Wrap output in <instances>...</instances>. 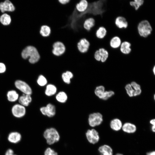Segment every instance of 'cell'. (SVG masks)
Here are the masks:
<instances>
[{
  "mask_svg": "<svg viewBox=\"0 0 155 155\" xmlns=\"http://www.w3.org/2000/svg\"><path fill=\"white\" fill-rule=\"evenodd\" d=\"M11 21L10 16L7 13H4L0 16V21L4 25H9Z\"/></svg>",
  "mask_w": 155,
  "mask_h": 155,
  "instance_id": "4dcf8cb0",
  "label": "cell"
},
{
  "mask_svg": "<svg viewBox=\"0 0 155 155\" xmlns=\"http://www.w3.org/2000/svg\"><path fill=\"white\" fill-rule=\"evenodd\" d=\"M44 155H58V154L53 149L48 148L45 150Z\"/></svg>",
  "mask_w": 155,
  "mask_h": 155,
  "instance_id": "e575fe53",
  "label": "cell"
},
{
  "mask_svg": "<svg viewBox=\"0 0 155 155\" xmlns=\"http://www.w3.org/2000/svg\"><path fill=\"white\" fill-rule=\"evenodd\" d=\"M130 84L135 91V96L140 95L142 92L140 85L135 82H132Z\"/></svg>",
  "mask_w": 155,
  "mask_h": 155,
  "instance_id": "1f68e13d",
  "label": "cell"
},
{
  "mask_svg": "<svg viewBox=\"0 0 155 155\" xmlns=\"http://www.w3.org/2000/svg\"><path fill=\"white\" fill-rule=\"evenodd\" d=\"M95 24L94 19L90 16V17L86 19L84 21L83 25V27L84 29L88 31L94 26Z\"/></svg>",
  "mask_w": 155,
  "mask_h": 155,
  "instance_id": "603a6c76",
  "label": "cell"
},
{
  "mask_svg": "<svg viewBox=\"0 0 155 155\" xmlns=\"http://www.w3.org/2000/svg\"><path fill=\"white\" fill-rule=\"evenodd\" d=\"M86 135L89 142L93 144L97 143L100 139L98 133L94 129L88 130L86 133Z\"/></svg>",
  "mask_w": 155,
  "mask_h": 155,
  "instance_id": "9c48e42d",
  "label": "cell"
},
{
  "mask_svg": "<svg viewBox=\"0 0 155 155\" xmlns=\"http://www.w3.org/2000/svg\"><path fill=\"white\" fill-rule=\"evenodd\" d=\"M43 135L47 143L49 145H52L58 142L60 138L58 131L53 127L46 129L44 131Z\"/></svg>",
  "mask_w": 155,
  "mask_h": 155,
  "instance_id": "3957f363",
  "label": "cell"
},
{
  "mask_svg": "<svg viewBox=\"0 0 155 155\" xmlns=\"http://www.w3.org/2000/svg\"><path fill=\"white\" fill-rule=\"evenodd\" d=\"M56 99L58 102L61 103H65L67 99V94L63 91L59 92L56 95Z\"/></svg>",
  "mask_w": 155,
  "mask_h": 155,
  "instance_id": "f1b7e54d",
  "label": "cell"
},
{
  "mask_svg": "<svg viewBox=\"0 0 155 155\" xmlns=\"http://www.w3.org/2000/svg\"><path fill=\"white\" fill-rule=\"evenodd\" d=\"M18 102L19 104L25 107L28 106L32 101L31 95L23 94L19 97Z\"/></svg>",
  "mask_w": 155,
  "mask_h": 155,
  "instance_id": "d6986e66",
  "label": "cell"
},
{
  "mask_svg": "<svg viewBox=\"0 0 155 155\" xmlns=\"http://www.w3.org/2000/svg\"><path fill=\"white\" fill-rule=\"evenodd\" d=\"M22 138V135L20 133L17 131H12L9 134L7 140L10 143L16 144L21 141Z\"/></svg>",
  "mask_w": 155,
  "mask_h": 155,
  "instance_id": "4fadbf2b",
  "label": "cell"
},
{
  "mask_svg": "<svg viewBox=\"0 0 155 155\" xmlns=\"http://www.w3.org/2000/svg\"><path fill=\"white\" fill-rule=\"evenodd\" d=\"M40 111L42 114L49 117H53L56 113L55 106L50 103L47 104L46 106L41 107Z\"/></svg>",
  "mask_w": 155,
  "mask_h": 155,
  "instance_id": "30bf717a",
  "label": "cell"
},
{
  "mask_svg": "<svg viewBox=\"0 0 155 155\" xmlns=\"http://www.w3.org/2000/svg\"><path fill=\"white\" fill-rule=\"evenodd\" d=\"M125 88L127 94L129 96H135V91L130 84H127Z\"/></svg>",
  "mask_w": 155,
  "mask_h": 155,
  "instance_id": "836d02e7",
  "label": "cell"
},
{
  "mask_svg": "<svg viewBox=\"0 0 155 155\" xmlns=\"http://www.w3.org/2000/svg\"><path fill=\"white\" fill-rule=\"evenodd\" d=\"M122 129L125 132L132 133L136 131L137 128L134 124L130 123L127 122L123 125Z\"/></svg>",
  "mask_w": 155,
  "mask_h": 155,
  "instance_id": "ac0fdd59",
  "label": "cell"
},
{
  "mask_svg": "<svg viewBox=\"0 0 155 155\" xmlns=\"http://www.w3.org/2000/svg\"><path fill=\"white\" fill-rule=\"evenodd\" d=\"M90 46V42L85 38L81 39L77 44L78 50L80 52L83 53L87 52Z\"/></svg>",
  "mask_w": 155,
  "mask_h": 155,
  "instance_id": "7c38bea8",
  "label": "cell"
},
{
  "mask_svg": "<svg viewBox=\"0 0 155 155\" xmlns=\"http://www.w3.org/2000/svg\"><path fill=\"white\" fill-rule=\"evenodd\" d=\"M102 115L99 113H94L90 114L88 118V123L92 127L98 126L103 121Z\"/></svg>",
  "mask_w": 155,
  "mask_h": 155,
  "instance_id": "5b68a950",
  "label": "cell"
},
{
  "mask_svg": "<svg viewBox=\"0 0 155 155\" xmlns=\"http://www.w3.org/2000/svg\"><path fill=\"white\" fill-rule=\"evenodd\" d=\"M16 88L23 94L31 95L32 91L30 87L26 83L21 80H18L15 82Z\"/></svg>",
  "mask_w": 155,
  "mask_h": 155,
  "instance_id": "8992f818",
  "label": "cell"
},
{
  "mask_svg": "<svg viewBox=\"0 0 155 155\" xmlns=\"http://www.w3.org/2000/svg\"><path fill=\"white\" fill-rule=\"evenodd\" d=\"M150 123L152 125H155V119H152L150 121Z\"/></svg>",
  "mask_w": 155,
  "mask_h": 155,
  "instance_id": "ab89813d",
  "label": "cell"
},
{
  "mask_svg": "<svg viewBox=\"0 0 155 155\" xmlns=\"http://www.w3.org/2000/svg\"><path fill=\"white\" fill-rule=\"evenodd\" d=\"M122 123L121 121L117 118L112 120L110 123V127L113 130L118 131L122 129Z\"/></svg>",
  "mask_w": 155,
  "mask_h": 155,
  "instance_id": "44dd1931",
  "label": "cell"
},
{
  "mask_svg": "<svg viewBox=\"0 0 155 155\" xmlns=\"http://www.w3.org/2000/svg\"><path fill=\"white\" fill-rule=\"evenodd\" d=\"M155 126L152 125L151 127V129L152 131L153 132H155Z\"/></svg>",
  "mask_w": 155,
  "mask_h": 155,
  "instance_id": "60d3db41",
  "label": "cell"
},
{
  "mask_svg": "<svg viewBox=\"0 0 155 155\" xmlns=\"http://www.w3.org/2000/svg\"><path fill=\"white\" fill-rule=\"evenodd\" d=\"M7 96L8 100L10 102H14L18 99L19 95L14 90H11L8 92Z\"/></svg>",
  "mask_w": 155,
  "mask_h": 155,
  "instance_id": "d4e9b609",
  "label": "cell"
},
{
  "mask_svg": "<svg viewBox=\"0 0 155 155\" xmlns=\"http://www.w3.org/2000/svg\"><path fill=\"white\" fill-rule=\"evenodd\" d=\"M73 74L70 71H67L63 73L61 75L63 81L67 84L71 83V80L73 77Z\"/></svg>",
  "mask_w": 155,
  "mask_h": 155,
  "instance_id": "4316f807",
  "label": "cell"
},
{
  "mask_svg": "<svg viewBox=\"0 0 155 155\" xmlns=\"http://www.w3.org/2000/svg\"><path fill=\"white\" fill-rule=\"evenodd\" d=\"M98 150L102 155H113V150L110 146L107 145L101 146L99 148Z\"/></svg>",
  "mask_w": 155,
  "mask_h": 155,
  "instance_id": "7402d4cb",
  "label": "cell"
},
{
  "mask_svg": "<svg viewBox=\"0 0 155 155\" xmlns=\"http://www.w3.org/2000/svg\"><path fill=\"white\" fill-rule=\"evenodd\" d=\"M6 70V67L3 63H0V73H4Z\"/></svg>",
  "mask_w": 155,
  "mask_h": 155,
  "instance_id": "d590c367",
  "label": "cell"
},
{
  "mask_svg": "<svg viewBox=\"0 0 155 155\" xmlns=\"http://www.w3.org/2000/svg\"><path fill=\"white\" fill-rule=\"evenodd\" d=\"M94 93L99 98L103 100H107L114 94L113 91H105L104 87L102 86L97 87L95 90Z\"/></svg>",
  "mask_w": 155,
  "mask_h": 155,
  "instance_id": "277c9868",
  "label": "cell"
},
{
  "mask_svg": "<svg viewBox=\"0 0 155 155\" xmlns=\"http://www.w3.org/2000/svg\"><path fill=\"white\" fill-rule=\"evenodd\" d=\"M121 42L120 38L117 36H115L111 39L109 45L112 49H117L119 48Z\"/></svg>",
  "mask_w": 155,
  "mask_h": 155,
  "instance_id": "ffe728a7",
  "label": "cell"
},
{
  "mask_svg": "<svg viewBox=\"0 0 155 155\" xmlns=\"http://www.w3.org/2000/svg\"><path fill=\"white\" fill-rule=\"evenodd\" d=\"M89 3L86 0H80L79 2L76 4L75 9L78 12L82 13L85 12L88 9Z\"/></svg>",
  "mask_w": 155,
  "mask_h": 155,
  "instance_id": "e0dca14e",
  "label": "cell"
},
{
  "mask_svg": "<svg viewBox=\"0 0 155 155\" xmlns=\"http://www.w3.org/2000/svg\"><path fill=\"white\" fill-rule=\"evenodd\" d=\"M22 56L25 59L29 57V61L32 64L38 62L40 59V56L37 49L35 46H32L26 47L23 50Z\"/></svg>",
  "mask_w": 155,
  "mask_h": 155,
  "instance_id": "6da1fadb",
  "label": "cell"
},
{
  "mask_svg": "<svg viewBox=\"0 0 155 155\" xmlns=\"http://www.w3.org/2000/svg\"><path fill=\"white\" fill-rule=\"evenodd\" d=\"M147 155H155V152L154 151H151L148 152L146 154Z\"/></svg>",
  "mask_w": 155,
  "mask_h": 155,
  "instance_id": "f35d334b",
  "label": "cell"
},
{
  "mask_svg": "<svg viewBox=\"0 0 155 155\" xmlns=\"http://www.w3.org/2000/svg\"><path fill=\"white\" fill-rule=\"evenodd\" d=\"M39 33L40 35L43 37H48L51 33V28L48 26L46 25L42 26L40 27Z\"/></svg>",
  "mask_w": 155,
  "mask_h": 155,
  "instance_id": "83f0119b",
  "label": "cell"
},
{
  "mask_svg": "<svg viewBox=\"0 0 155 155\" xmlns=\"http://www.w3.org/2000/svg\"><path fill=\"white\" fill-rule=\"evenodd\" d=\"M107 32L105 27L103 26H100L96 31V36L98 39H102L106 36Z\"/></svg>",
  "mask_w": 155,
  "mask_h": 155,
  "instance_id": "484cf974",
  "label": "cell"
},
{
  "mask_svg": "<svg viewBox=\"0 0 155 155\" xmlns=\"http://www.w3.org/2000/svg\"><path fill=\"white\" fill-rule=\"evenodd\" d=\"M144 2V0H130L129 4L135 11H137L143 5Z\"/></svg>",
  "mask_w": 155,
  "mask_h": 155,
  "instance_id": "f546056e",
  "label": "cell"
},
{
  "mask_svg": "<svg viewBox=\"0 0 155 155\" xmlns=\"http://www.w3.org/2000/svg\"><path fill=\"white\" fill-rule=\"evenodd\" d=\"M115 155H123L121 154L117 153Z\"/></svg>",
  "mask_w": 155,
  "mask_h": 155,
  "instance_id": "7bdbcfd3",
  "label": "cell"
},
{
  "mask_svg": "<svg viewBox=\"0 0 155 155\" xmlns=\"http://www.w3.org/2000/svg\"><path fill=\"white\" fill-rule=\"evenodd\" d=\"M57 91L56 86L53 84H49L46 86L45 93L47 96H50L55 94Z\"/></svg>",
  "mask_w": 155,
  "mask_h": 155,
  "instance_id": "cb8c5ba5",
  "label": "cell"
},
{
  "mask_svg": "<svg viewBox=\"0 0 155 155\" xmlns=\"http://www.w3.org/2000/svg\"><path fill=\"white\" fill-rule=\"evenodd\" d=\"M14 6L11 2L8 0L0 3V10L2 13L5 11H13L15 10Z\"/></svg>",
  "mask_w": 155,
  "mask_h": 155,
  "instance_id": "9a60e30c",
  "label": "cell"
},
{
  "mask_svg": "<svg viewBox=\"0 0 155 155\" xmlns=\"http://www.w3.org/2000/svg\"><path fill=\"white\" fill-rule=\"evenodd\" d=\"M52 53L55 56L59 57L63 55L65 52V47L62 42L57 41L55 42L53 45Z\"/></svg>",
  "mask_w": 155,
  "mask_h": 155,
  "instance_id": "8fae6325",
  "label": "cell"
},
{
  "mask_svg": "<svg viewBox=\"0 0 155 155\" xmlns=\"http://www.w3.org/2000/svg\"><path fill=\"white\" fill-rule=\"evenodd\" d=\"M109 54L108 51L104 48H102L96 50L94 53V58L98 62L102 63L105 62L108 59Z\"/></svg>",
  "mask_w": 155,
  "mask_h": 155,
  "instance_id": "52a82bcc",
  "label": "cell"
},
{
  "mask_svg": "<svg viewBox=\"0 0 155 155\" xmlns=\"http://www.w3.org/2000/svg\"><path fill=\"white\" fill-rule=\"evenodd\" d=\"M130 43L127 41H124L121 42L119 47L121 53L123 54L127 55L130 53L131 51Z\"/></svg>",
  "mask_w": 155,
  "mask_h": 155,
  "instance_id": "2e32d148",
  "label": "cell"
},
{
  "mask_svg": "<svg viewBox=\"0 0 155 155\" xmlns=\"http://www.w3.org/2000/svg\"><path fill=\"white\" fill-rule=\"evenodd\" d=\"M58 1L61 4L65 5L68 3L70 0H58Z\"/></svg>",
  "mask_w": 155,
  "mask_h": 155,
  "instance_id": "74e56055",
  "label": "cell"
},
{
  "mask_svg": "<svg viewBox=\"0 0 155 155\" xmlns=\"http://www.w3.org/2000/svg\"><path fill=\"white\" fill-rule=\"evenodd\" d=\"M137 29L140 36L144 38L150 36L153 30L151 24L147 20L140 21L137 25Z\"/></svg>",
  "mask_w": 155,
  "mask_h": 155,
  "instance_id": "7a4b0ae2",
  "label": "cell"
},
{
  "mask_svg": "<svg viewBox=\"0 0 155 155\" xmlns=\"http://www.w3.org/2000/svg\"><path fill=\"white\" fill-rule=\"evenodd\" d=\"M153 71L154 72V74H155V66L154 65V67L153 68Z\"/></svg>",
  "mask_w": 155,
  "mask_h": 155,
  "instance_id": "b9f144b4",
  "label": "cell"
},
{
  "mask_svg": "<svg viewBox=\"0 0 155 155\" xmlns=\"http://www.w3.org/2000/svg\"><path fill=\"white\" fill-rule=\"evenodd\" d=\"M5 155H17L14 153L13 150L11 148L8 149L5 152Z\"/></svg>",
  "mask_w": 155,
  "mask_h": 155,
  "instance_id": "8d00e7d4",
  "label": "cell"
},
{
  "mask_svg": "<svg viewBox=\"0 0 155 155\" xmlns=\"http://www.w3.org/2000/svg\"><path fill=\"white\" fill-rule=\"evenodd\" d=\"M38 84L41 86H43L46 85L47 83L46 78L43 75H40L38 77L37 80Z\"/></svg>",
  "mask_w": 155,
  "mask_h": 155,
  "instance_id": "d6a6232c",
  "label": "cell"
},
{
  "mask_svg": "<svg viewBox=\"0 0 155 155\" xmlns=\"http://www.w3.org/2000/svg\"><path fill=\"white\" fill-rule=\"evenodd\" d=\"M13 115L17 118H21L24 117L26 113L25 107L20 104L14 105L11 108Z\"/></svg>",
  "mask_w": 155,
  "mask_h": 155,
  "instance_id": "ba28073f",
  "label": "cell"
},
{
  "mask_svg": "<svg viewBox=\"0 0 155 155\" xmlns=\"http://www.w3.org/2000/svg\"><path fill=\"white\" fill-rule=\"evenodd\" d=\"M115 24L119 29H126L128 26V23L126 18L122 16H119L116 18Z\"/></svg>",
  "mask_w": 155,
  "mask_h": 155,
  "instance_id": "5bb4252c",
  "label": "cell"
}]
</instances>
